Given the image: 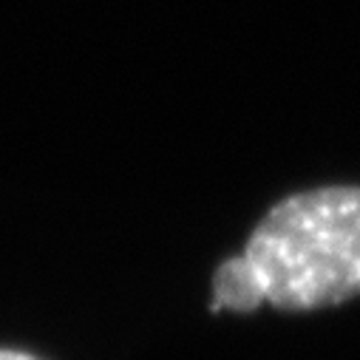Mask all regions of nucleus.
Segmentation results:
<instances>
[{"instance_id": "nucleus-1", "label": "nucleus", "mask_w": 360, "mask_h": 360, "mask_svg": "<svg viewBox=\"0 0 360 360\" xmlns=\"http://www.w3.org/2000/svg\"><path fill=\"white\" fill-rule=\"evenodd\" d=\"M360 295V185L290 193L213 273V312H315Z\"/></svg>"}, {"instance_id": "nucleus-2", "label": "nucleus", "mask_w": 360, "mask_h": 360, "mask_svg": "<svg viewBox=\"0 0 360 360\" xmlns=\"http://www.w3.org/2000/svg\"><path fill=\"white\" fill-rule=\"evenodd\" d=\"M0 360H40L29 352H18V349H0Z\"/></svg>"}]
</instances>
